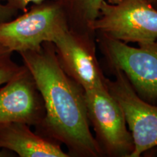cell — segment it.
<instances>
[{"label":"cell","mask_w":157,"mask_h":157,"mask_svg":"<svg viewBox=\"0 0 157 157\" xmlns=\"http://www.w3.org/2000/svg\"><path fill=\"white\" fill-rule=\"evenodd\" d=\"M13 53L9 49L0 44V86L7 83L22 67L14 61Z\"/></svg>","instance_id":"cell-11"},{"label":"cell","mask_w":157,"mask_h":157,"mask_svg":"<svg viewBox=\"0 0 157 157\" xmlns=\"http://www.w3.org/2000/svg\"><path fill=\"white\" fill-rule=\"evenodd\" d=\"M44 115V102L36 82L23 65L0 89V124L19 122L37 127Z\"/></svg>","instance_id":"cell-8"},{"label":"cell","mask_w":157,"mask_h":157,"mask_svg":"<svg viewBox=\"0 0 157 157\" xmlns=\"http://www.w3.org/2000/svg\"><path fill=\"white\" fill-rule=\"evenodd\" d=\"M111 71L114 78H106L105 83L120 105L132 135L134 150L129 157H139L157 147V103L143 100L121 71Z\"/></svg>","instance_id":"cell-6"},{"label":"cell","mask_w":157,"mask_h":157,"mask_svg":"<svg viewBox=\"0 0 157 157\" xmlns=\"http://www.w3.org/2000/svg\"><path fill=\"white\" fill-rule=\"evenodd\" d=\"M0 2H6V0H0Z\"/></svg>","instance_id":"cell-16"},{"label":"cell","mask_w":157,"mask_h":157,"mask_svg":"<svg viewBox=\"0 0 157 157\" xmlns=\"http://www.w3.org/2000/svg\"><path fill=\"white\" fill-rule=\"evenodd\" d=\"M45 1L48 0H6L5 2L15 10L24 13L28 10V7L30 4L36 5L44 2Z\"/></svg>","instance_id":"cell-12"},{"label":"cell","mask_w":157,"mask_h":157,"mask_svg":"<svg viewBox=\"0 0 157 157\" xmlns=\"http://www.w3.org/2000/svg\"><path fill=\"white\" fill-rule=\"evenodd\" d=\"M44 102L45 115L36 132L63 144L70 156H103L90 128L84 90L64 72L54 44L20 52Z\"/></svg>","instance_id":"cell-1"},{"label":"cell","mask_w":157,"mask_h":157,"mask_svg":"<svg viewBox=\"0 0 157 157\" xmlns=\"http://www.w3.org/2000/svg\"><path fill=\"white\" fill-rule=\"evenodd\" d=\"M0 149L15 153L20 157H68L60 143L31 130L26 124H0Z\"/></svg>","instance_id":"cell-9"},{"label":"cell","mask_w":157,"mask_h":157,"mask_svg":"<svg viewBox=\"0 0 157 157\" xmlns=\"http://www.w3.org/2000/svg\"><path fill=\"white\" fill-rule=\"evenodd\" d=\"M97 42L111 69L121 71L136 93L150 103H157V40L137 48L97 34Z\"/></svg>","instance_id":"cell-4"},{"label":"cell","mask_w":157,"mask_h":157,"mask_svg":"<svg viewBox=\"0 0 157 157\" xmlns=\"http://www.w3.org/2000/svg\"><path fill=\"white\" fill-rule=\"evenodd\" d=\"M90 125L103 155L129 157L134 143L120 105L105 87L84 91Z\"/></svg>","instance_id":"cell-5"},{"label":"cell","mask_w":157,"mask_h":157,"mask_svg":"<svg viewBox=\"0 0 157 157\" xmlns=\"http://www.w3.org/2000/svg\"><path fill=\"white\" fill-rule=\"evenodd\" d=\"M55 1L63 11L70 30L94 34L90 31V25L97 18L101 6L105 0Z\"/></svg>","instance_id":"cell-10"},{"label":"cell","mask_w":157,"mask_h":157,"mask_svg":"<svg viewBox=\"0 0 157 157\" xmlns=\"http://www.w3.org/2000/svg\"><path fill=\"white\" fill-rule=\"evenodd\" d=\"M14 156L12 154L11 151L7 150H5V149H0V157H10Z\"/></svg>","instance_id":"cell-14"},{"label":"cell","mask_w":157,"mask_h":157,"mask_svg":"<svg viewBox=\"0 0 157 157\" xmlns=\"http://www.w3.org/2000/svg\"><path fill=\"white\" fill-rule=\"evenodd\" d=\"M146 1L148 2L151 5L154 6L155 8L157 9V0H146Z\"/></svg>","instance_id":"cell-15"},{"label":"cell","mask_w":157,"mask_h":157,"mask_svg":"<svg viewBox=\"0 0 157 157\" xmlns=\"http://www.w3.org/2000/svg\"><path fill=\"white\" fill-rule=\"evenodd\" d=\"M90 31L127 44L154 42L157 9L146 0H105Z\"/></svg>","instance_id":"cell-2"},{"label":"cell","mask_w":157,"mask_h":157,"mask_svg":"<svg viewBox=\"0 0 157 157\" xmlns=\"http://www.w3.org/2000/svg\"><path fill=\"white\" fill-rule=\"evenodd\" d=\"M68 29L60 5L48 0L32 5L21 15L0 24V44L18 53L38 50Z\"/></svg>","instance_id":"cell-3"},{"label":"cell","mask_w":157,"mask_h":157,"mask_svg":"<svg viewBox=\"0 0 157 157\" xmlns=\"http://www.w3.org/2000/svg\"><path fill=\"white\" fill-rule=\"evenodd\" d=\"M18 13V11L15 10L7 5L0 2V24L14 18Z\"/></svg>","instance_id":"cell-13"},{"label":"cell","mask_w":157,"mask_h":157,"mask_svg":"<svg viewBox=\"0 0 157 157\" xmlns=\"http://www.w3.org/2000/svg\"><path fill=\"white\" fill-rule=\"evenodd\" d=\"M52 44L63 70L84 91L106 87V78L96 56L95 34L68 29L59 35Z\"/></svg>","instance_id":"cell-7"}]
</instances>
